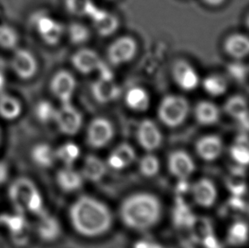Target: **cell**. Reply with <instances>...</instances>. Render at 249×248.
I'll use <instances>...</instances> for the list:
<instances>
[{"label": "cell", "instance_id": "obj_1", "mask_svg": "<svg viewBox=\"0 0 249 248\" xmlns=\"http://www.w3.org/2000/svg\"><path fill=\"white\" fill-rule=\"evenodd\" d=\"M69 220L72 228L84 237H98L107 233L113 217L107 205L90 195H81L69 208Z\"/></svg>", "mask_w": 249, "mask_h": 248}, {"label": "cell", "instance_id": "obj_2", "mask_svg": "<svg viewBox=\"0 0 249 248\" xmlns=\"http://www.w3.org/2000/svg\"><path fill=\"white\" fill-rule=\"evenodd\" d=\"M162 213V202L157 195L149 192L128 195L119 208V216L124 225L138 231L153 228L160 221Z\"/></svg>", "mask_w": 249, "mask_h": 248}, {"label": "cell", "instance_id": "obj_3", "mask_svg": "<svg viewBox=\"0 0 249 248\" xmlns=\"http://www.w3.org/2000/svg\"><path fill=\"white\" fill-rule=\"evenodd\" d=\"M190 111L189 102L185 97L168 94L162 98L158 108V117L162 124L169 127L180 126L187 118Z\"/></svg>", "mask_w": 249, "mask_h": 248}, {"label": "cell", "instance_id": "obj_4", "mask_svg": "<svg viewBox=\"0 0 249 248\" xmlns=\"http://www.w3.org/2000/svg\"><path fill=\"white\" fill-rule=\"evenodd\" d=\"M32 26L42 40L51 46L59 44L65 33L64 26L44 11L32 17Z\"/></svg>", "mask_w": 249, "mask_h": 248}, {"label": "cell", "instance_id": "obj_5", "mask_svg": "<svg viewBox=\"0 0 249 248\" xmlns=\"http://www.w3.org/2000/svg\"><path fill=\"white\" fill-rule=\"evenodd\" d=\"M114 137V127L111 122L105 118L91 120L87 128L86 141L90 147L101 149L107 145Z\"/></svg>", "mask_w": 249, "mask_h": 248}, {"label": "cell", "instance_id": "obj_6", "mask_svg": "<svg viewBox=\"0 0 249 248\" xmlns=\"http://www.w3.org/2000/svg\"><path fill=\"white\" fill-rule=\"evenodd\" d=\"M37 191V186L29 178H19L9 188V197L17 212L24 213Z\"/></svg>", "mask_w": 249, "mask_h": 248}, {"label": "cell", "instance_id": "obj_7", "mask_svg": "<svg viewBox=\"0 0 249 248\" xmlns=\"http://www.w3.org/2000/svg\"><path fill=\"white\" fill-rule=\"evenodd\" d=\"M54 122L62 134L73 136L81 129L84 120L81 112L71 103H68L56 109Z\"/></svg>", "mask_w": 249, "mask_h": 248}, {"label": "cell", "instance_id": "obj_8", "mask_svg": "<svg viewBox=\"0 0 249 248\" xmlns=\"http://www.w3.org/2000/svg\"><path fill=\"white\" fill-rule=\"evenodd\" d=\"M137 51L138 45L135 38L129 36L118 37L108 47V61L112 66H121L131 61Z\"/></svg>", "mask_w": 249, "mask_h": 248}, {"label": "cell", "instance_id": "obj_9", "mask_svg": "<svg viewBox=\"0 0 249 248\" xmlns=\"http://www.w3.org/2000/svg\"><path fill=\"white\" fill-rule=\"evenodd\" d=\"M71 62L76 70L84 75L96 71L100 74L111 72V70L106 66L99 54L90 49H81L75 52L71 56Z\"/></svg>", "mask_w": 249, "mask_h": 248}, {"label": "cell", "instance_id": "obj_10", "mask_svg": "<svg viewBox=\"0 0 249 248\" xmlns=\"http://www.w3.org/2000/svg\"><path fill=\"white\" fill-rule=\"evenodd\" d=\"M90 90L94 101L100 104H107L116 101L121 93L111 71L100 74V77L91 84Z\"/></svg>", "mask_w": 249, "mask_h": 248}, {"label": "cell", "instance_id": "obj_11", "mask_svg": "<svg viewBox=\"0 0 249 248\" xmlns=\"http://www.w3.org/2000/svg\"><path fill=\"white\" fill-rule=\"evenodd\" d=\"M76 88V78L70 71L67 70L59 71L54 73L50 84L51 93L61 101V104L71 103Z\"/></svg>", "mask_w": 249, "mask_h": 248}, {"label": "cell", "instance_id": "obj_12", "mask_svg": "<svg viewBox=\"0 0 249 248\" xmlns=\"http://www.w3.org/2000/svg\"><path fill=\"white\" fill-rule=\"evenodd\" d=\"M11 68L17 77L22 80H30L38 70L37 59L31 51L17 49L11 58Z\"/></svg>", "mask_w": 249, "mask_h": 248}, {"label": "cell", "instance_id": "obj_13", "mask_svg": "<svg viewBox=\"0 0 249 248\" xmlns=\"http://www.w3.org/2000/svg\"><path fill=\"white\" fill-rule=\"evenodd\" d=\"M137 141L144 150L149 152L159 149L162 142V135L158 125L151 119H144L139 124L136 133Z\"/></svg>", "mask_w": 249, "mask_h": 248}, {"label": "cell", "instance_id": "obj_14", "mask_svg": "<svg viewBox=\"0 0 249 248\" xmlns=\"http://www.w3.org/2000/svg\"><path fill=\"white\" fill-rule=\"evenodd\" d=\"M172 74L176 84L184 91H192L198 87L200 83L198 73L192 65L184 61H176L173 68Z\"/></svg>", "mask_w": 249, "mask_h": 248}, {"label": "cell", "instance_id": "obj_15", "mask_svg": "<svg viewBox=\"0 0 249 248\" xmlns=\"http://www.w3.org/2000/svg\"><path fill=\"white\" fill-rule=\"evenodd\" d=\"M168 171L178 179H187L195 171L192 157L185 151H175L168 156Z\"/></svg>", "mask_w": 249, "mask_h": 248}, {"label": "cell", "instance_id": "obj_16", "mask_svg": "<svg viewBox=\"0 0 249 248\" xmlns=\"http://www.w3.org/2000/svg\"><path fill=\"white\" fill-rule=\"evenodd\" d=\"M194 203L204 208L213 207L218 197L215 185L209 178H202L192 185Z\"/></svg>", "mask_w": 249, "mask_h": 248}, {"label": "cell", "instance_id": "obj_17", "mask_svg": "<svg viewBox=\"0 0 249 248\" xmlns=\"http://www.w3.org/2000/svg\"><path fill=\"white\" fill-rule=\"evenodd\" d=\"M93 21L94 30L101 37H109L119 27V20L118 17L107 10H101L95 7L89 17Z\"/></svg>", "mask_w": 249, "mask_h": 248}, {"label": "cell", "instance_id": "obj_18", "mask_svg": "<svg viewBox=\"0 0 249 248\" xmlns=\"http://www.w3.org/2000/svg\"><path fill=\"white\" fill-rule=\"evenodd\" d=\"M196 151L199 158L204 161H215L222 153V140L215 134L200 138L196 143Z\"/></svg>", "mask_w": 249, "mask_h": 248}, {"label": "cell", "instance_id": "obj_19", "mask_svg": "<svg viewBox=\"0 0 249 248\" xmlns=\"http://www.w3.org/2000/svg\"><path fill=\"white\" fill-rule=\"evenodd\" d=\"M224 110L230 117L238 122L245 129L249 128V110L248 102L242 95L230 97L224 106Z\"/></svg>", "mask_w": 249, "mask_h": 248}, {"label": "cell", "instance_id": "obj_20", "mask_svg": "<svg viewBox=\"0 0 249 248\" xmlns=\"http://www.w3.org/2000/svg\"><path fill=\"white\" fill-rule=\"evenodd\" d=\"M84 178L81 173L71 167L61 168L56 174V183L61 190L71 193L81 189L84 185Z\"/></svg>", "mask_w": 249, "mask_h": 248}, {"label": "cell", "instance_id": "obj_21", "mask_svg": "<svg viewBox=\"0 0 249 248\" xmlns=\"http://www.w3.org/2000/svg\"><path fill=\"white\" fill-rule=\"evenodd\" d=\"M37 224V235L44 242H54L61 235V228L57 218L44 212L39 216Z\"/></svg>", "mask_w": 249, "mask_h": 248}, {"label": "cell", "instance_id": "obj_22", "mask_svg": "<svg viewBox=\"0 0 249 248\" xmlns=\"http://www.w3.org/2000/svg\"><path fill=\"white\" fill-rule=\"evenodd\" d=\"M224 50L233 59L242 60L249 54V37L243 34H231L224 42Z\"/></svg>", "mask_w": 249, "mask_h": 248}, {"label": "cell", "instance_id": "obj_23", "mask_svg": "<svg viewBox=\"0 0 249 248\" xmlns=\"http://www.w3.org/2000/svg\"><path fill=\"white\" fill-rule=\"evenodd\" d=\"M107 173V167L101 158L94 155H89L83 162L81 175L88 181L98 182L102 179Z\"/></svg>", "mask_w": 249, "mask_h": 248}, {"label": "cell", "instance_id": "obj_24", "mask_svg": "<svg viewBox=\"0 0 249 248\" xmlns=\"http://www.w3.org/2000/svg\"><path fill=\"white\" fill-rule=\"evenodd\" d=\"M195 118L197 123L203 126L213 125L219 122L220 110L213 102L199 101L195 107Z\"/></svg>", "mask_w": 249, "mask_h": 248}, {"label": "cell", "instance_id": "obj_25", "mask_svg": "<svg viewBox=\"0 0 249 248\" xmlns=\"http://www.w3.org/2000/svg\"><path fill=\"white\" fill-rule=\"evenodd\" d=\"M22 104L19 99L4 91L0 93V118L12 121L22 113Z\"/></svg>", "mask_w": 249, "mask_h": 248}, {"label": "cell", "instance_id": "obj_26", "mask_svg": "<svg viewBox=\"0 0 249 248\" xmlns=\"http://www.w3.org/2000/svg\"><path fill=\"white\" fill-rule=\"evenodd\" d=\"M226 185L232 195L243 196L246 193V169L243 166L231 168L227 175Z\"/></svg>", "mask_w": 249, "mask_h": 248}, {"label": "cell", "instance_id": "obj_27", "mask_svg": "<svg viewBox=\"0 0 249 248\" xmlns=\"http://www.w3.org/2000/svg\"><path fill=\"white\" fill-rule=\"evenodd\" d=\"M186 228L193 241L201 243L203 239L213 233L211 220L206 217L193 215Z\"/></svg>", "mask_w": 249, "mask_h": 248}, {"label": "cell", "instance_id": "obj_28", "mask_svg": "<svg viewBox=\"0 0 249 248\" xmlns=\"http://www.w3.org/2000/svg\"><path fill=\"white\" fill-rule=\"evenodd\" d=\"M125 104L133 111L143 112L150 106V96L145 89L133 87L125 94Z\"/></svg>", "mask_w": 249, "mask_h": 248}, {"label": "cell", "instance_id": "obj_29", "mask_svg": "<svg viewBox=\"0 0 249 248\" xmlns=\"http://www.w3.org/2000/svg\"><path fill=\"white\" fill-rule=\"evenodd\" d=\"M31 157L33 161L41 168H50L56 160L54 149L45 143L36 144L32 150Z\"/></svg>", "mask_w": 249, "mask_h": 248}, {"label": "cell", "instance_id": "obj_30", "mask_svg": "<svg viewBox=\"0 0 249 248\" xmlns=\"http://www.w3.org/2000/svg\"><path fill=\"white\" fill-rule=\"evenodd\" d=\"M202 88L209 95L213 97H219L227 91L228 83L221 75L212 74L203 79Z\"/></svg>", "mask_w": 249, "mask_h": 248}, {"label": "cell", "instance_id": "obj_31", "mask_svg": "<svg viewBox=\"0 0 249 248\" xmlns=\"http://www.w3.org/2000/svg\"><path fill=\"white\" fill-rule=\"evenodd\" d=\"M55 158L64 163L66 167H71L78 160L81 151L78 144L73 142H67L54 150Z\"/></svg>", "mask_w": 249, "mask_h": 248}, {"label": "cell", "instance_id": "obj_32", "mask_svg": "<svg viewBox=\"0 0 249 248\" xmlns=\"http://www.w3.org/2000/svg\"><path fill=\"white\" fill-rule=\"evenodd\" d=\"M249 228L247 223L242 220L234 222L227 232V242L230 245L243 246L248 242Z\"/></svg>", "mask_w": 249, "mask_h": 248}, {"label": "cell", "instance_id": "obj_33", "mask_svg": "<svg viewBox=\"0 0 249 248\" xmlns=\"http://www.w3.org/2000/svg\"><path fill=\"white\" fill-rule=\"evenodd\" d=\"M66 10L76 17H89L95 8L92 0H65Z\"/></svg>", "mask_w": 249, "mask_h": 248}, {"label": "cell", "instance_id": "obj_34", "mask_svg": "<svg viewBox=\"0 0 249 248\" xmlns=\"http://www.w3.org/2000/svg\"><path fill=\"white\" fill-rule=\"evenodd\" d=\"M192 203H194V201L192 185L187 182V179H178V184L175 188V204L192 208Z\"/></svg>", "mask_w": 249, "mask_h": 248}, {"label": "cell", "instance_id": "obj_35", "mask_svg": "<svg viewBox=\"0 0 249 248\" xmlns=\"http://www.w3.org/2000/svg\"><path fill=\"white\" fill-rule=\"evenodd\" d=\"M139 170L146 178L154 177L160 171L159 158L151 153L145 155L139 162Z\"/></svg>", "mask_w": 249, "mask_h": 248}, {"label": "cell", "instance_id": "obj_36", "mask_svg": "<svg viewBox=\"0 0 249 248\" xmlns=\"http://www.w3.org/2000/svg\"><path fill=\"white\" fill-rule=\"evenodd\" d=\"M68 37L71 44L80 45L89 41L90 31L84 24L74 22L68 27Z\"/></svg>", "mask_w": 249, "mask_h": 248}, {"label": "cell", "instance_id": "obj_37", "mask_svg": "<svg viewBox=\"0 0 249 248\" xmlns=\"http://www.w3.org/2000/svg\"><path fill=\"white\" fill-rule=\"evenodd\" d=\"M243 196L231 195L223 208L222 214L229 217H235L243 214L248 211V205L243 201Z\"/></svg>", "mask_w": 249, "mask_h": 248}, {"label": "cell", "instance_id": "obj_38", "mask_svg": "<svg viewBox=\"0 0 249 248\" xmlns=\"http://www.w3.org/2000/svg\"><path fill=\"white\" fill-rule=\"evenodd\" d=\"M19 42V36L13 27L8 25L0 26V48L13 50Z\"/></svg>", "mask_w": 249, "mask_h": 248}, {"label": "cell", "instance_id": "obj_39", "mask_svg": "<svg viewBox=\"0 0 249 248\" xmlns=\"http://www.w3.org/2000/svg\"><path fill=\"white\" fill-rule=\"evenodd\" d=\"M24 213L17 212V214L5 215L1 218V221L13 235L25 231L27 222L24 218Z\"/></svg>", "mask_w": 249, "mask_h": 248}, {"label": "cell", "instance_id": "obj_40", "mask_svg": "<svg viewBox=\"0 0 249 248\" xmlns=\"http://www.w3.org/2000/svg\"><path fill=\"white\" fill-rule=\"evenodd\" d=\"M56 108L49 101H41L35 107V116L42 124H49L54 121Z\"/></svg>", "mask_w": 249, "mask_h": 248}, {"label": "cell", "instance_id": "obj_41", "mask_svg": "<svg viewBox=\"0 0 249 248\" xmlns=\"http://www.w3.org/2000/svg\"><path fill=\"white\" fill-rule=\"evenodd\" d=\"M112 152L120 158V160L124 164L125 168H128V166H130L136 158L135 149L131 144L128 143H122L115 148L114 151Z\"/></svg>", "mask_w": 249, "mask_h": 248}, {"label": "cell", "instance_id": "obj_42", "mask_svg": "<svg viewBox=\"0 0 249 248\" xmlns=\"http://www.w3.org/2000/svg\"><path fill=\"white\" fill-rule=\"evenodd\" d=\"M230 155L234 161L239 166H247L249 161V146L235 144L230 149Z\"/></svg>", "mask_w": 249, "mask_h": 248}, {"label": "cell", "instance_id": "obj_43", "mask_svg": "<svg viewBox=\"0 0 249 248\" xmlns=\"http://www.w3.org/2000/svg\"><path fill=\"white\" fill-rule=\"evenodd\" d=\"M227 70L230 75L236 81L241 83L246 81L248 77V67L244 64L239 63V62L231 64L228 66Z\"/></svg>", "mask_w": 249, "mask_h": 248}, {"label": "cell", "instance_id": "obj_44", "mask_svg": "<svg viewBox=\"0 0 249 248\" xmlns=\"http://www.w3.org/2000/svg\"><path fill=\"white\" fill-rule=\"evenodd\" d=\"M201 244L204 247V248H222L220 242L213 233L207 236L205 239H203Z\"/></svg>", "mask_w": 249, "mask_h": 248}, {"label": "cell", "instance_id": "obj_45", "mask_svg": "<svg viewBox=\"0 0 249 248\" xmlns=\"http://www.w3.org/2000/svg\"><path fill=\"white\" fill-rule=\"evenodd\" d=\"M9 176V169L4 162L0 161V185L6 181Z\"/></svg>", "mask_w": 249, "mask_h": 248}, {"label": "cell", "instance_id": "obj_46", "mask_svg": "<svg viewBox=\"0 0 249 248\" xmlns=\"http://www.w3.org/2000/svg\"><path fill=\"white\" fill-rule=\"evenodd\" d=\"M156 245V242H150L147 240H140L135 242L133 248H154Z\"/></svg>", "mask_w": 249, "mask_h": 248}, {"label": "cell", "instance_id": "obj_47", "mask_svg": "<svg viewBox=\"0 0 249 248\" xmlns=\"http://www.w3.org/2000/svg\"><path fill=\"white\" fill-rule=\"evenodd\" d=\"M202 1L209 6L216 7L222 4L226 0H202Z\"/></svg>", "mask_w": 249, "mask_h": 248}, {"label": "cell", "instance_id": "obj_48", "mask_svg": "<svg viewBox=\"0 0 249 248\" xmlns=\"http://www.w3.org/2000/svg\"><path fill=\"white\" fill-rule=\"evenodd\" d=\"M5 83H6V79L4 77V74L0 71V93L3 92L4 87H5Z\"/></svg>", "mask_w": 249, "mask_h": 248}, {"label": "cell", "instance_id": "obj_49", "mask_svg": "<svg viewBox=\"0 0 249 248\" xmlns=\"http://www.w3.org/2000/svg\"><path fill=\"white\" fill-rule=\"evenodd\" d=\"M168 248V247H164V246L160 245L159 243H157V245L155 246V248Z\"/></svg>", "mask_w": 249, "mask_h": 248}, {"label": "cell", "instance_id": "obj_50", "mask_svg": "<svg viewBox=\"0 0 249 248\" xmlns=\"http://www.w3.org/2000/svg\"><path fill=\"white\" fill-rule=\"evenodd\" d=\"M0 141H1V130H0Z\"/></svg>", "mask_w": 249, "mask_h": 248}, {"label": "cell", "instance_id": "obj_51", "mask_svg": "<svg viewBox=\"0 0 249 248\" xmlns=\"http://www.w3.org/2000/svg\"></svg>", "mask_w": 249, "mask_h": 248}]
</instances>
